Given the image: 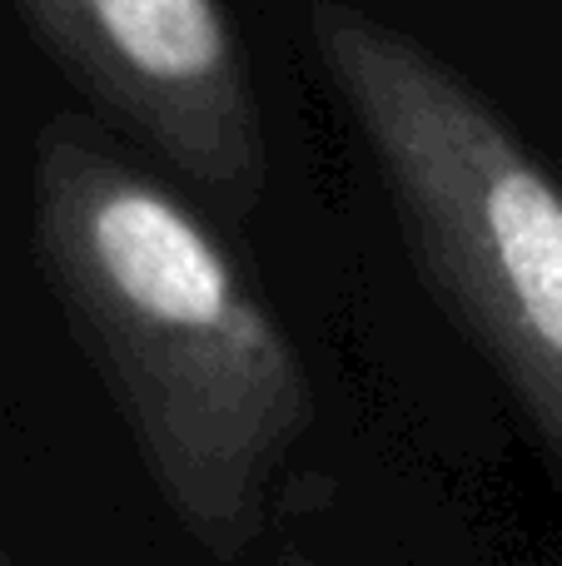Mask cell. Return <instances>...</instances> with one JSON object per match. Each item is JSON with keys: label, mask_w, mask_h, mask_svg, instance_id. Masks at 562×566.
Here are the masks:
<instances>
[{"label": "cell", "mask_w": 562, "mask_h": 566, "mask_svg": "<svg viewBox=\"0 0 562 566\" xmlns=\"http://www.w3.org/2000/svg\"><path fill=\"white\" fill-rule=\"evenodd\" d=\"M35 264L95 358L185 532L239 557L314 388L219 234L80 119H50L30 175Z\"/></svg>", "instance_id": "obj_1"}, {"label": "cell", "mask_w": 562, "mask_h": 566, "mask_svg": "<svg viewBox=\"0 0 562 566\" xmlns=\"http://www.w3.org/2000/svg\"><path fill=\"white\" fill-rule=\"evenodd\" d=\"M309 30L418 269L562 462V179L418 35L354 0Z\"/></svg>", "instance_id": "obj_2"}, {"label": "cell", "mask_w": 562, "mask_h": 566, "mask_svg": "<svg viewBox=\"0 0 562 566\" xmlns=\"http://www.w3.org/2000/svg\"><path fill=\"white\" fill-rule=\"evenodd\" d=\"M30 35L105 115L199 189L254 205L264 125L225 0H15Z\"/></svg>", "instance_id": "obj_3"}]
</instances>
